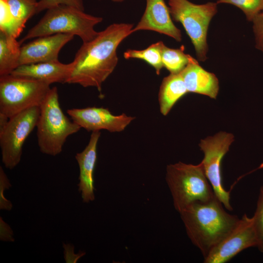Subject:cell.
Listing matches in <instances>:
<instances>
[{
  "instance_id": "603a6c76",
  "label": "cell",
  "mask_w": 263,
  "mask_h": 263,
  "mask_svg": "<svg viewBox=\"0 0 263 263\" xmlns=\"http://www.w3.org/2000/svg\"><path fill=\"white\" fill-rule=\"evenodd\" d=\"M218 3H229L241 9L249 21L263 10V0H218Z\"/></svg>"
},
{
  "instance_id": "7402d4cb",
  "label": "cell",
  "mask_w": 263,
  "mask_h": 263,
  "mask_svg": "<svg viewBox=\"0 0 263 263\" xmlns=\"http://www.w3.org/2000/svg\"><path fill=\"white\" fill-rule=\"evenodd\" d=\"M22 30L11 14L6 2L4 0H0V32L7 38L17 39Z\"/></svg>"
},
{
  "instance_id": "ba28073f",
  "label": "cell",
  "mask_w": 263,
  "mask_h": 263,
  "mask_svg": "<svg viewBox=\"0 0 263 263\" xmlns=\"http://www.w3.org/2000/svg\"><path fill=\"white\" fill-rule=\"evenodd\" d=\"M40 107H34L9 118L0 128L1 160L4 167L12 169L20 162L23 144L36 127Z\"/></svg>"
},
{
  "instance_id": "f1b7e54d",
  "label": "cell",
  "mask_w": 263,
  "mask_h": 263,
  "mask_svg": "<svg viewBox=\"0 0 263 263\" xmlns=\"http://www.w3.org/2000/svg\"><path fill=\"white\" fill-rule=\"evenodd\" d=\"M63 247L65 249L64 251V258L66 263H76L75 261L73 256H75L78 258H81L85 254V253L84 252L80 251V253H78L77 254H74V246L70 244H63Z\"/></svg>"
},
{
  "instance_id": "44dd1931",
  "label": "cell",
  "mask_w": 263,
  "mask_h": 263,
  "mask_svg": "<svg viewBox=\"0 0 263 263\" xmlns=\"http://www.w3.org/2000/svg\"><path fill=\"white\" fill-rule=\"evenodd\" d=\"M11 14L22 28L27 21L36 14L37 0H4Z\"/></svg>"
},
{
  "instance_id": "3957f363",
  "label": "cell",
  "mask_w": 263,
  "mask_h": 263,
  "mask_svg": "<svg viewBox=\"0 0 263 263\" xmlns=\"http://www.w3.org/2000/svg\"><path fill=\"white\" fill-rule=\"evenodd\" d=\"M103 18L94 16L76 8L59 5L47 10L45 15L19 41L56 34H69L78 36L87 42L93 39L98 32L94 26Z\"/></svg>"
},
{
  "instance_id": "8992f818",
  "label": "cell",
  "mask_w": 263,
  "mask_h": 263,
  "mask_svg": "<svg viewBox=\"0 0 263 263\" xmlns=\"http://www.w3.org/2000/svg\"><path fill=\"white\" fill-rule=\"evenodd\" d=\"M172 19L180 22L189 37L199 60L207 59V34L210 22L217 12V3L196 4L188 0H168Z\"/></svg>"
},
{
  "instance_id": "4fadbf2b",
  "label": "cell",
  "mask_w": 263,
  "mask_h": 263,
  "mask_svg": "<svg viewBox=\"0 0 263 263\" xmlns=\"http://www.w3.org/2000/svg\"><path fill=\"white\" fill-rule=\"evenodd\" d=\"M144 12L132 33L149 30L167 35L180 42L181 32L173 23L169 7L164 0H146Z\"/></svg>"
},
{
  "instance_id": "d6986e66",
  "label": "cell",
  "mask_w": 263,
  "mask_h": 263,
  "mask_svg": "<svg viewBox=\"0 0 263 263\" xmlns=\"http://www.w3.org/2000/svg\"><path fill=\"white\" fill-rule=\"evenodd\" d=\"M164 44L163 41H160L145 49H128L124 53L123 56L126 59L136 58L144 60L152 66L159 75L164 67L162 59V49Z\"/></svg>"
},
{
  "instance_id": "8fae6325",
  "label": "cell",
  "mask_w": 263,
  "mask_h": 263,
  "mask_svg": "<svg viewBox=\"0 0 263 263\" xmlns=\"http://www.w3.org/2000/svg\"><path fill=\"white\" fill-rule=\"evenodd\" d=\"M72 120L88 132L107 130L110 132H120L135 118L125 113L113 114L110 111L102 107L73 108L67 110Z\"/></svg>"
},
{
  "instance_id": "ac0fdd59",
  "label": "cell",
  "mask_w": 263,
  "mask_h": 263,
  "mask_svg": "<svg viewBox=\"0 0 263 263\" xmlns=\"http://www.w3.org/2000/svg\"><path fill=\"white\" fill-rule=\"evenodd\" d=\"M20 48L16 39H7L0 32V76L11 74L19 66Z\"/></svg>"
},
{
  "instance_id": "7c38bea8",
  "label": "cell",
  "mask_w": 263,
  "mask_h": 263,
  "mask_svg": "<svg viewBox=\"0 0 263 263\" xmlns=\"http://www.w3.org/2000/svg\"><path fill=\"white\" fill-rule=\"evenodd\" d=\"M74 37L72 34H56L37 38L20 46L19 66L58 60L60 51Z\"/></svg>"
},
{
  "instance_id": "277c9868",
  "label": "cell",
  "mask_w": 263,
  "mask_h": 263,
  "mask_svg": "<svg viewBox=\"0 0 263 263\" xmlns=\"http://www.w3.org/2000/svg\"><path fill=\"white\" fill-rule=\"evenodd\" d=\"M39 107L36 126L39 150L44 154L56 156L62 151L67 138L81 127L64 114L56 87L51 88Z\"/></svg>"
},
{
  "instance_id": "484cf974",
  "label": "cell",
  "mask_w": 263,
  "mask_h": 263,
  "mask_svg": "<svg viewBox=\"0 0 263 263\" xmlns=\"http://www.w3.org/2000/svg\"><path fill=\"white\" fill-rule=\"evenodd\" d=\"M12 185L1 166L0 167V209L10 211L13 205L4 196V192L9 189Z\"/></svg>"
},
{
  "instance_id": "e0dca14e",
  "label": "cell",
  "mask_w": 263,
  "mask_h": 263,
  "mask_svg": "<svg viewBox=\"0 0 263 263\" xmlns=\"http://www.w3.org/2000/svg\"><path fill=\"white\" fill-rule=\"evenodd\" d=\"M188 93L180 73L170 74L165 77L158 93L161 113L167 115L176 102Z\"/></svg>"
},
{
  "instance_id": "4dcf8cb0",
  "label": "cell",
  "mask_w": 263,
  "mask_h": 263,
  "mask_svg": "<svg viewBox=\"0 0 263 263\" xmlns=\"http://www.w3.org/2000/svg\"></svg>"
},
{
  "instance_id": "9c48e42d",
  "label": "cell",
  "mask_w": 263,
  "mask_h": 263,
  "mask_svg": "<svg viewBox=\"0 0 263 263\" xmlns=\"http://www.w3.org/2000/svg\"><path fill=\"white\" fill-rule=\"evenodd\" d=\"M233 141V134L221 132L214 136L201 140L199 145L204 153L201 162L207 177L216 196L229 211H232L233 208L230 204V191L226 190L223 185L221 163Z\"/></svg>"
},
{
  "instance_id": "cb8c5ba5",
  "label": "cell",
  "mask_w": 263,
  "mask_h": 263,
  "mask_svg": "<svg viewBox=\"0 0 263 263\" xmlns=\"http://www.w3.org/2000/svg\"><path fill=\"white\" fill-rule=\"evenodd\" d=\"M252 218L258 239L257 247L263 253V186L260 188L256 209Z\"/></svg>"
},
{
  "instance_id": "83f0119b",
  "label": "cell",
  "mask_w": 263,
  "mask_h": 263,
  "mask_svg": "<svg viewBox=\"0 0 263 263\" xmlns=\"http://www.w3.org/2000/svg\"><path fill=\"white\" fill-rule=\"evenodd\" d=\"M0 239L2 241L14 242V233L10 226L6 223L2 218H0Z\"/></svg>"
},
{
  "instance_id": "9a60e30c",
  "label": "cell",
  "mask_w": 263,
  "mask_h": 263,
  "mask_svg": "<svg viewBox=\"0 0 263 263\" xmlns=\"http://www.w3.org/2000/svg\"><path fill=\"white\" fill-rule=\"evenodd\" d=\"M74 63L64 64L58 60L20 65L11 75L42 81L51 85L67 83L73 70Z\"/></svg>"
},
{
  "instance_id": "52a82bcc",
  "label": "cell",
  "mask_w": 263,
  "mask_h": 263,
  "mask_svg": "<svg viewBox=\"0 0 263 263\" xmlns=\"http://www.w3.org/2000/svg\"><path fill=\"white\" fill-rule=\"evenodd\" d=\"M50 85L11 74L0 76V114L9 118L34 107H39Z\"/></svg>"
},
{
  "instance_id": "7a4b0ae2",
  "label": "cell",
  "mask_w": 263,
  "mask_h": 263,
  "mask_svg": "<svg viewBox=\"0 0 263 263\" xmlns=\"http://www.w3.org/2000/svg\"><path fill=\"white\" fill-rule=\"evenodd\" d=\"M215 196L206 202L193 203L180 212L192 243L204 258L234 228L240 218L228 213Z\"/></svg>"
},
{
  "instance_id": "5b68a950",
  "label": "cell",
  "mask_w": 263,
  "mask_h": 263,
  "mask_svg": "<svg viewBox=\"0 0 263 263\" xmlns=\"http://www.w3.org/2000/svg\"><path fill=\"white\" fill-rule=\"evenodd\" d=\"M166 181L175 209L179 213L195 202H206L216 195L202 162L198 165L179 162L168 165Z\"/></svg>"
},
{
  "instance_id": "d4e9b609",
  "label": "cell",
  "mask_w": 263,
  "mask_h": 263,
  "mask_svg": "<svg viewBox=\"0 0 263 263\" xmlns=\"http://www.w3.org/2000/svg\"><path fill=\"white\" fill-rule=\"evenodd\" d=\"M59 5H66L84 11L82 0H39L38 2L36 14Z\"/></svg>"
},
{
  "instance_id": "2e32d148",
  "label": "cell",
  "mask_w": 263,
  "mask_h": 263,
  "mask_svg": "<svg viewBox=\"0 0 263 263\" xmlns=\"http://www.w3.org/2000/svg\"><path fill=\"white\" fill-rule=\"evenodd\" d=\"M180 74L188 93L216 98L219 89L217 77L204 69L192 56Z\"/></svg>"
},
{
  "instance_id": "6da1fadb",
  "label": "cell",
  "mask_w": 263,
  "mask_h": 263,
  "mask_svg": "<svg viewBox=\"0 0 263 263\" xmlns=\"http://www.w3.org/2000/svg\"><path fill=\"white\" fill-rule=\"evenodd\" d=\"M133 28L131 23H113L98 32L92 40L83 42L75 54L73 70L67 83L95 87L101 92L103 83L118 63V47L132 34Z\"/></svg>"
},
{
  "instance_id": "4316f807",
  "label": "cell",
  "mask_w": 263,
  "mask_h": 263,
  "mask_svg": "<svg viewBox=\"0 0 263 263\" xmlns=\"http://www.w3.org/2000/svg\"><path fill=\"white\" fill-rule=\"evenodd\" d=\"M252 22L256 47L263 53V10L255 17Z\"/></svg>"
},
{
  "instance_id": "30bf717a",
  "label": "cell",
  "mask_w": 263,
  "mask_h": 263,
  "mask_svg": "<svg viewBox=\"0 0 263 263\" xmlns=\"http://www.w3.org/2000/svg\"><path fill=\"white\" fill-rule=\"evenodd\" d=\"M257 245L253 218L244 214L231 232L204 258V263H225L242 251Z\"/></svg>"
},
{
  "instance_id": "f546056e",
  "label": "cell",
  "mask_w": 263,
  "mask_h": 263,
  "mask_svg": "<svg viewBox=\"0 0 263 263\" xmlns=\"http://www.w3.org/2000/svg\"><path fill=\"white\" fill-rule=\"evenodd\" d=\"M113 1L115 2H121L125 1V0H112Z\"/></svg>"
},
{
  "instance_id": "5bb4252c",
  "label": "cell",
  "mask_w": 263,
  "mask_h": 263,
  "mask_svg": "<svg viewBox=\"0 0 263 263\" xmlns=\"http://www.w3.org/2000/svg\"><path fill=\"white\" fill-rule=\"evenodd\" d=\"M100 131L93 132L85 148L75 156L79 169L78 190L83 202L88 203L95 199L94 172L97 160V146Z\"/></svg>"
},
{
  "instance_id": "ffe728a7",
  "label": "cell",
  "mask_w": 263,
  "mask_h": 263,
  "mask_svg": "<svg viewBox=\"0 0 263 263\" xmlns=\"http://www.w3.org/2000/svg\"><path fill=\"white\" fill-rule=\"evenodd\" d=\"M185 47L173 49L166 46L165 44L162 49V59L164 67L170 74L180 73L188 65L191 56L184 53Z\"/></svg>"
}]
</instances>
